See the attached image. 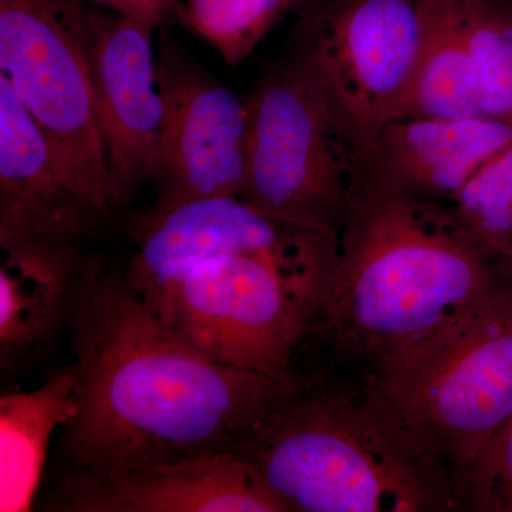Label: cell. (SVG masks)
Segmentation results:
<instances>
[{
	"instance_id": "obj_13",
	"label": "cell",
	"mask_w": 512,
	"mask_h": 512,
	"mask_svg": "<svg viewBox=\"0 0 512 512\" xmlns=\"http://www.w3.org/2000/svg\"><path fill=\"white\" fill-rule=\"evenodd\" d=\"M113 218L64 183L42 131L0 77V249L82 245Z\"/></svg>"
},
{
	"instance_id": "obj_15",
	"label": "cell",
	"mask_w": 512,
	"mask_h": 512,
	"mask_svg": "<svg viewBox=\"0 0 512 512\" xmlns=\"http://www.w3.org/2000/svg\"><path fill=\"white\" fill-rule=\"evenodd\" d=\"M0 266V357L29 359L70 318L87 268L79 245L36 242L2 251Z\"/></svg>"
},
{
	"instance_id": "obj_5",
	"label": "cell",
	"mask_w": 512,
	"mask_h": 512,
	"mask_svg": "<svg viewBox=\"0 0 512 512\" xmlns=\"http://www.w3.org/2000/svg\"><path fill=\"white\" fill-rule=\"evenodd\" d=\"M248 103L242 200L293 224L340 232L360 183V148L305 64H279Z\"/></svg>"
},
{
	"instance_id": "obj_19",
	"label": "cell",
	"mask_w": 512,
	"mask_h": 512,
	"mask_svg": "<svg viewBox=\"0 0 512 512\" xmlns=\"http://www.w3.org/2000/svg\"><path fill=\"white\" fill-rule=\"evenodd\" d=\"M292 5L293 0H185L178 12L188 28L235 66L254 52Z\"/></svg>"
},
{
	"instance_id": "obj_24",
	"label": "cell",
	"mask_w": 512,
	"mask_h": 512,
	"mask_svg": "<svg viewBox=\"0 0 512 512\" xmlns=\"http://www.w3.org/2000/svg\"><path fill=\"white\" fill-rule=\"evenodd\" d=\"M510 3H511V8H512V0H510Z\"/></svg>"
},
{
	"instance_id": "obj_21",
	"label": "cell",
	"mask_w": 512,
	"mask_h": 512,
	"mask_svg": "<svg viewBox=\"0 0 512 512\" xmlns=\"http://www.w3.org/2000/svg\"><path fill=\"white\" fill-rule=\"evenodd\" d=\"M512 488V414L466 471L457 494L460 510L473 511L488 495Z\"/></svg>"
},
{
	"instance_id": "obj_4",
	"label": "cell",
	"mask_w": 512,
	"mask_h": 512,
	"mask_svg": "<svg viewBox=\"0 0 512 512\" xmlns=\"http://www.w3.org/2000/svg\"><path fill=\"white\" fill-rule=\"evenodd\" d=\"M362 384L457 494L461 478L512 414V274L426 339L365 367Z\"/></svg>"
},
{
	"instance_id": "obj_11",
	"label": "cell",
	"mask_w": 512,
	"mask_h": 512,
	"mask_svg": "<svg viewBox=\"0 0 512 512\" xmlns=\"http://www.w3.org/2000/svg\"><path fill=\"white\" fill-rule=\"evenodd\" d=\"M164 126L151 184L154 210L210 197H242L248 103L185 60L163 57Z\"/></svg>"
},
{
	"instance_id": "obj_8",
	"label": "cell",
	"mask_w": 512,
	"mask_h": 512,
	"mask_svg": "<svg viewBox=\"0 0 512 512\" xmlns=\"http://www.w3.org/2000/svg\"><path fill=\"white\" fill-rule=\"evenodd\" d=\"M136 244L124 276L150 308L195 265L224 255L275 259L333 289L340 241L335 229L271 217L241 197H210L165 210L124 214Z\"/></svg>"
},
{
	"instance_id": "obj_7",
	"label": "cell",
	"mask_w": 512,
	"mask_h": 512,
	"mask_svg": "<svg viewBox=\"0 0 512 512\" xmlns=\"http://www.w3.org/2000/svg\"><path fill=\"white\" fill-rule=\"evenodd\" d=\"M90 9L86 0H0V77L42 131L64 183L111 212L94 116Z\"/></svg>"
},
{
	"instance_id": "obj_22",
	"label": "cell",
	"mask_w": 512,
	"mask_h": 512,
	"mask_svg": "<svg viewBox=\"0 0 512 512\" xmlns=\"http://www.w3.org/2000/svg\"><path fill=\"white\" fill-rule=\"evenodd\" d=\"M156 30L178 12V0H86Z\"/></svg>"
},
{
	"instance_id": "obj_3",
	"label": "cell",
	"mask_w": 512,
	"mask_h": 512,
	"mask_svg": "<svg viewBox=\"0 0 512 512\" xmlns=\"http://www.w3.org/2000/svg\"><path fill=\"white\" fill-rule=\"evenodd\" d=\"M229 451L288 512L460 510L456 490L394 429L363 384L296 375Z\"/></svg>"
},
{
	"instance_id": "obj_16",
	"label": "cell",
	"mask_w": 512,
	"mask_h": 512,
	"mask_svg": "<svg viewBox=\"0 0 512 512\" xmlns=\"http://www.w3.org/2000/svg\"><path fill=\"white\" fill-rule=\"evenodd\" d=\"M76 413L72 363L32 392L0 396V511L32 510L53 434Z\"/></svg>"
},
{
	"instance_id": "obj_12",
	"label": "cell",
	"mask_w": 512,
	"mask_h": 512,
	"mask_svg": "<svg viewBox=\"0 0 512 512\" xmlns=\"http://www.w3.org/2000/svg\"><path fill=\"white\" fill-rule=\"evenodd\" d=\"M52 512H288L255 468L232 451L55 485Z\"/></svg>"
},
{
	"instance_id": "obj_23",
	"label": "cell",
	"mask_w": 512,
	"mask_h": 512,
	"mask_svg": "<svg viewBox=\"0 0 512 512\" xmlns=\"http://www.w3.org/2000/svg\"><path fill=\"white\" fill-rule=\"evenodd\" d=\"M478 512H512V488L488 495L474 507Z\"/></svg>"
},
{
	"instance_id": "obj_2",
	"label": "cell",
	"mask_w": 512,
	"mask_h": 512,
	"mask_svg": "<svg viewBox=\"0 0 512 512\" xmlns=\"http://www.w3.org/2000/svg\"><path fill=\"white\" fill-rule=\"evenodd\" d=\"M339 241L322 325L363 369L426 339L512 274L450 202L362 183Z\"/></svg>"
},
{
	"instance_id": "obj_1",
	"label": "cell",
	"mask_w": 512,
	"mask_h": 512,
	"mask_svg": "<svg viewBox=\"0 0 512 512\" xmlns=\"http://www.w3.org/2000/svg\"><path fill=\"white\" fill-rule=\"evenodd\" d=\"M76 413L56 444V484L229 450L286 379L214 362L185 343L126 281L92 262L69 318Z\"/></svg>"
},
{
	"instance_id": "obj_6",
	"label": "cell",
	"mask_w": 512,
	"mask_h": 512,
	"mask_svg": "<svg viewBox=\"0 0 512 512\" xmlns=\"http://www.w3.org/2000/svg\"><path fill=\"white\" fill-rule=\"evenodd\" d=\"M329 298L328 288L275 259L237 254L195 265L151 309L214 362L286 379Z\"/></svg>"
},
{
	"instance_id": "obj_17",
	"label": "cell",
	"mask_w": 512,
	"mask_h": 512,
	"mask_svg": "<svg viewBox=\"0 0 512 512\" xmlns=\"http://www.w3.org/2000/svg\"><path fill=\"white\" fill-rule=\"evenodd\" d=\"M420 16L416 67L397 119L483 116L474 87L464 0H420Z\"/></svg>"
},
{
	"instance_id": "obj_18",
	"label": "cell",
	"mask_w": 512,
	"mask_h": 512,
	"mask_svg": "<svg viewBox=\"0 0 512 512\" xmlns=\"http://www.w3.org/2000/svg\"><path fill=\"white\" fill-rule=\"evenodd\" d=\"M468 49L478 109L512 126V8L510 0H464Z\"/></svg>"
},
{
	"instance_id": "obj_10",
	"label": "cell",
	"mask_w": 512,
	"mask_h": 512,
	"mask_svg": "<svg viewBox=\"0 0 512 512\" xmlns=\"http://www.w3.org/2000/svg\"><path fill=\"white\" fill-rule=\"evenodd\" d=\"M154 30L110 10L90 9L94 116L103 146L109 207L127 214L151 183L164 126Z\"/></svg>"
},
{
	"instance_id": "obj_20",
	"label": "cell",
	"mask_w": 512,
	"mask_h": 512,
	"mask_svg": "<svg viewBox=\"0 0 512 512\" xmlns=\"http://www.w3.org/2000/svg\"><path fill=\"white\" fill-rule=\"evenodd\" d=\"M450 204L485 247L512 264V143L488 160Z\"/></svg>"
},
{
	"instance_id": "obj_9",
	"label": "cell",
	"mask_w": 512,
	"mask_h": 512,
	"mask_svg": "<svg viewBox=\"0 0 512 512\" xmlns=\"http://www.w3.org/2000/svg\"><path fill=\"white\" fill-rule=\"evenodd\" d=\"M420 0H319L299 23L295 56L363 150L396 120L412 83Z\"/></svg>"
},
{
	"instance_id": "obj_14",
	"label": "cell",
	"mask_w": 512,
	"mask_h": 512,
	"mask_svg": "<svg viewBox=\"0 0 512 512\" xmlns=\"http://www.w3.org/2000/svg\"><path fill=\"white\" fill-rule=\"evenodd\" d=\"M512 143V126L487 116L404 117L390 121L360 156V183L451 202L495 154Z\"/></svg>"
}]
</instances>
